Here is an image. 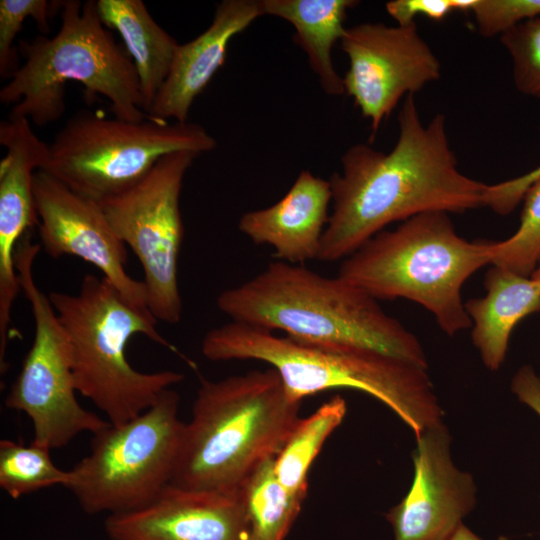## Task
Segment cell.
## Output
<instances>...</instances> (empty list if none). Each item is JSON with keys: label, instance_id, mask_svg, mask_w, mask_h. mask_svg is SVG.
Wrapping results in <instances>:
<instances>
[{"label": "cell", "instance_id": "obj_1", "mask_svg": "<svg viewBox=\"0 0 540 540\" xmlns=\"http://www.w3.org/2000/svg\"><path fill=\"white\" fill-rule=\"evenodd\" d=\"M398 124V139L389 153L360 143L342 155V172L329 179L333 211L318 261L345 259L395 221L430 211L464 213L485 206L488 185L458 169L445 115L436 114L423 124L414 95L409 94Z\"/></svg>", "mask_w": 540, "mask_h": 540}, {"label": "cell", "instance_id": "obj_2", "mask_svg": "<svg viewBox=\"0 0 540 540\" xmlns=\"http://www.w3.org/2000/svg\"><path fill=\"white\" fill-rule=\"evenodd\" d=\"M216 304L231 321L282 331L300 343L372 350L428 366L418 338L377 299L338 275L277 260L222 291Z\"/></svg>", "mask_w": 540, "mask_h": 540}, {"label": "cell", "instance_id": "obj_3", "mask_svg": "<svg viewBox=\"0 0 540 540\" xmlns=\"http://www.w3.org/2000/svg\"><path fill=\"white\" fill-rule=\"evenodd\" d=\"M300 407L288 399L272 367L202 380L170 484L236 492L261 462L278 455L300 419Z\"/></svg>", "mask_w": 540, "mask_h": 540}, {"label": "cell", "instance_id": "obj_4", "mask_svg": "<svg viewBox=\"0 0 540 540\" xmlns=\"http://www.w3.org/2000/svg\"><path fill=\"white\" fill-rule=\"evenodd\" d=\"M201 352L211 361L267 363L292 402L332 389H354L384 403L415 436L442 422L427 369L384 353L304 344L234 321L207 332Z\"/></svg>", "mask_w": 540, "mask_h": 540}, {"label": "cell", "instance_id": "obj_5", "mask_svg": "<svg viewBox=\"0 0 540 540\" xmlns=\"http://www.w3.org/2000/svg\"><path fill=\"white\" fill-rule=\"evenodd\" d=\"M60 17V29L52 38L20 41L24 63L0 90V102L13 104L9 117L26 118L38 127L57 121L65 111L68 81L106 97L116 118L150 117L141 107L134 63L102 23L97 1H62Z\"/></svg>", "mask_w": 540, "mask_h": 540}, {"label": "cell", "instance_id": "obj_6", "mask_svg": "<svg viewBox=\"0 0 540 540\" xmlns=\"http://www.w3.org/2000/svg\"><path fill=\"white\" fill-rule=\"evenodd\" d=\"M493 242H469L446 212L415 215L383 230L342 260L338 276L377 300L405 298L454 335L472 325L461 297L465 281L491 264Z\"/></svg>", "mask_w": 540, "mask_h": 540}, {"label": "cell", "instance_id": "obj_7", "mask_svg": "<svg viewBox=\"0 0 540 540\" xmlns=\"http://www.w3.org/2000/svg\"><path fill=\"white\" fill-rule=\"evenodd\" d=\"M48 296L70 340L76 390L111 424L140 415L183 381L181 372L145 373L130 365L126 346L138 334L182 354L158 332L153 315L127 303L104 277L86 274L77 294L53 291Z\"/></svg>", "mask_w": 540, "mask_h": 540}, {"label": "cell", "instance_id": "obj_8", "mask_svg": "<svg viewBox=\"0 0 540 540\" xmlns=\"http://www.w3.org/2000/svg\"><path fill=\"white\" fill-rule=\"evenodd\" d=\"M216 140L191 122L153 116L142 121L109 119L81 109L58 131L44 170L72 191L101 202L140 182L165 155L212 151Z\"/></svg>", "mask_w": 540, "mask_h": 540}, {"label": "cell", "instance_id": "obj_9", "mask_svg": "<svg viewBox=\"0 0 540 540\" xmlns=\"http://www.w3.org/2000/svg\"><path fill=\"white\" fill-rule=\"evenodd\" d=\"M179 401L167 389L140 415L93 434L89 453L69 470L65 486L85 513L142 508L171 483L185 425Z\"/></svg>", "mask_w": 540, "mask_h": 540}, {"label": "cell", "instance_id": "obj_10", "mask_svg": "<svg viewBox=\"0 0 540 540\" xmlns=\"http://www.w3.org/2000/svg\"><path fill=\"white\" fill-rule=\"evenodd\" d=\"M41 245L27 232L17 246L15 266L29 301L35 332L5 406L25 413L33 425L32 443L59 449L83 432L92 434L110 422L81 406L76 398L70 340L49 299L36 285L32 266Z\"/></svg>", "mask_w": 540, "mask_h": 540}, {"label": "cell", "instance_id": "obj_11", "mask_svg": "<svg viewBox=\"0 0 540 540\" xmlns=\"http://www.w3.org/2000/svg\"><path fill=\"white\" fill-rule=\"evenodd\" d=\"M199 154L162 157L129 190L99 202L116 234L138 258L144 272L148 308L157 321L177 324L183 305L178 260L183 240L180 193L184 176Z\"/></svg>", "mask_w": 540, "mask_h": 540}, {"label": "cell", "instance_id": "obj_12", "mask_svg": "<svg viewBox=\"0 0 540 540\" xmlns=\"http://www.w3.org/2000/svg\"><path fill=\"white\" fill-rule=\"evenodd\" d=\"M341 49L349 60L347 95L371 122L372 137L402 97L415 95L441 76V64L419 34L406 26L362 23L345 30Z\"/></svg>", "mask_w": 540, "mask_h": 540}, {"label": "cell", "instance_id": "obj_13", "mask_svg": "<svg viewBox=\"0 0 540 540\" xmlns=\"http://www.w3.org/2000/svg\"><path fill=\"white\" fill-rule=\"evenodd\" d=\"M33 194L45 252L54 258L76 256L94 265L127 303L151 314L145 284L127 273L126 245L99 202L72 191L44 170L34 174Z\"/></svg>", "mask_w": 540, "mask_h": 540}, {"label": "cell", "instance_id": "obj_14", "mask_svg": "<svg viewBox=\"0 0 540 540\" xmlns=\"http://www.w3.org/2000/svg\"><path fill=\"white\" fill-rule=\"evenodd\" d=\"M450 443L443 421L416 436L412 484L385 514L394 540H447L474 509L476 485L452 462Z\"/></svg>", "mask_w": 540, "mask_h": 540}, {"label": "cell", "instance_id": "obj_15", "mask_svg": "<svg viewBox=\"0 0 540 540\" xmlns=\"http://www.w3.org/2000/svg\"><path fill=\"white\" fill-rule=\"evenodd\" d=\"M110 540H249L238 490H190L167 485L146 506L108 515Z\"/></svg>", "mask_w": 540, "mask_h": 540}, {"label": "cell", "instance_id": "obj_16", "mask_svg": "<svg viewBox=\"0 0 540 540\" xmlns=\"http://www.w3.org/2000/svg\"><path fill=\"white\" fill-rule=\"evenodd\" d=\"M262 15V0L220 2L210 26L193 40L178 45L169 75L148 115L188 122L195 98L222 66L231 39Z\"/></svg>", "mask_w": 540, "mask_h": 540}, {"label": "cell", "instance_id": "obj_17", "mask_svg": "<svg viewBox=\"0 0 540 540\" xmlns=\"http://www.w3.org/2000/svg\"><path fill=\"white\" fill-rule=\"evenodd\" d=\"M331 200L329 180L302 171L278 202L244 213L238 229L255 244L271 246L277 260L302 265L317 259Z\"/></svg>", "mask_w": 540, "mask_h": 540}, {"label": "cell", "instance_id": "obj_18", "mask_svg": "<svg viewBox=\"0 0 540 540\" xmlns=\"http://www.w3.org/2000/svg\"><path fill=\"white\" fill-rule=\"evenodd\" d=\"M486 294L464 305L473 324L472 342L486 368L495 371L505 360L514 327L540 311V283L493 266L484 279Z\"/></svg>", "mask_w": 540, "mask_h": 540}, {"label": "cell", "instance_id": "obj_19", "mask_svg": "<svg viewBox=\"0 0 540 540\" xmlns=\"http://www.w3.org/2000/svg\"><path fill=\"white\" fill-rule=\"evenodd\" d=\"M97 10L102 23L123 39L136 68L141 107L148 114L179 44L153 19L142 0H97Z\"/></svg>", "mask_w": 540, "mask_h": 540}, {"label": "cell", "instance_id": "obj_20", "mask_svg": "<svg viewBox=\"0 0 540 540\" xmlns=\"http://www.w3.org/2000/svg\"><path fill=\"white\" fill-rule=\"evenodd\" d=\"M353 0H262L265 15L279 17L295 28L294 41L304 50L323 91L331 96L345 93L343 78L336 71L332 48L340 42Z\"/></svg>", "mask_w": 540, "mask_h": 540}, {"label": "cell", "instance_id": "obj_21", "mask_svg": "<svg viewBox=\"0 0 540 540\" xmlns=\"http://www.w3.org/2000/svg\"><path fill=\"white\" fill-rule=\"evenodd\" d=\"M275 458L261 462L238 489L249 540H285L302 508L304 499L278 480Z\"/></svg>", "mask_w": 540, "mask_h": 540}, {"label": "cell", "instance_id": "obj_22", "mask_svg": "<svg viewBox=\"0 0 540 540\" xmlns=\"http://www.w3.org/2000/svg\"><path fill=\"white\" fill-rule=\"evenodd\" d=\"M346 412V401L335 395L310 416L299 419L274 463L277 478L289 493L306 498L310 467Z\"/></svg>", "mask_w": 540, "mask_h": 540}, {"label": "cell", "instance_id": "obj_23", "mask_svg": "<svg viewBox=\"0 0 540 540\" xmlns=\"http://www.w3.org/2000/svg\"><path fill=\"white\" fill-rule=\"evenodd\" d=\"M69 470L59 469L50 449L31 442L26 446L10 439L0 441V487L11 498L54 485H67Z\"/></svg>", "mask_w": 540, "mask_h": 540}, {"label": "cell", "instance_id": "obj_24", "mask_svg": "<svg viewBox=\"0 0 540 540\" xmlns=\"http://www.w3.org/2000/svg\"><path fill=\"white\" fill-rule=\"evenodd\" d=\"M520 225L509 238L493 242V266L530 277L540 260V179L526 191Z\"/></svg>", "mask_w": 540, "mask_h": 540}, {"label": "cell", "instance_id": "obj_25", "mask_svg": "<svg viewBox=\"0 0 540 540\" xmlns=\"http://www.w3.org/2000/svg\"><path fill=\"white\" fill-rule=\"evenodd\" d=\"M512 61L517 90L540 100V17L526 20L500 35Z\"/></svg>", "mask_w": 540, "mask_h": 540}, {"label": "cell", "instance_id": "obj_26", "mask_svg": "<svg viewBox=\"0 0 540 540\" xmlns=\"http://www.w3.org/2000/svg\"><path fill=\"white\" fill-rule=\"evenodd\" d=\"M59 1L1 0L0 1V76L10 78L18 69L14 40L26 18L31 17L44 34L50 31L49 17Z\"/></svg>", "mask_w": 540, "mask_h": 540}, {"label": "cell", "instance_id": "obj_27", "mask_svg": "<svg viewBox=\"0 0 540 540\" xmlns=\"http://www.w3.org/2000/svg\"><path fill=\"white\" fill-rule=\"evenodd\" d=\"M470 11L481 36H500L526 20L540 17V0H475Z\"/></svg>", "mask_w": 540, "mask_h": 540}, {"label": "cell", "instance_id": "obj_28", "mask_svg": "<svg viewBox=\"0 0 540 540\" xmlns=\"http://www.w3.org/2000/svg\"><path fill=\"white\" fill-rule=\"evenodd\" d=\"M475 0H392L386 3V11L397 25L406 26L423 15L441 21L454 11H470Z\"/></svg>", "mask_w": 540, "mask_h": 540}, {"label": "cell", "instance_id": "obj_29", "mask_svg": "<svg viewBox=\"0 0 540 540\" xmlns=\"http://www.w3.org/2000/svg\"><path fill=\"white\" fill-rule=\"evenodd\" d=\"M539 179L540 166L511 180L488 185L485 206L497 214L507 215L516 208L528 188Z\"/></svg>", "mask_w": 540, "mask_h": 540}, {"label": "cell", "instance_id": "obj_30", "mask_svg": "<svg viewBox=\"0 0 540 540\" xmlns=\"http://www.w3.org/2000/svg\"><path fill=\"white\" fill-rule=\"evenodd\" d=\"M511 389L519 401L540 416V377L531 366L525 365L517 371L512 379Z\"/></svg>", "mask_w": 540, "mask_h": 540}, {"label": "cell", "instance_id": "obj_31", "mask_svg": "<svg viewBox=\"0 0 540 540\" xmlns=\"http://www.w3.org/2000/svg\"><path fill=\"white\" fill-rule=\"evenodd\" d=\"M447 540H483L462 523Z\"/></svg>", "mask_w": 540, "mask_h": 540}, {"label": "cell", "instance_id": "obj_32", "mask_svg": "<svg viewBox=\"0 0 540 540\" xmlns=\"http://www.w3.org/2000/svg\"><path fill=\"white\" fill-rule=\"evenodd\" d=\"M531 277L540 283V266L534 270Z\"/></svg>", "mask_w": 540, "mask_h": 540}]
</instances>
